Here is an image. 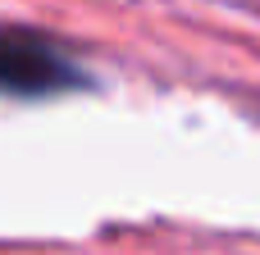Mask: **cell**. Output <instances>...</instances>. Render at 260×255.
I'll use <instances>...</instances> for the list:
<instances>
[{
  "label": "cell",
  "mask_w": 260,
  "mask_h": 255,
  "mask_svg": "<svg viewBox=\"0 0 260 255\" xmlns=\"http://www.w3.org/2000/svg\"><path fill=\"white\" fill-rule=\"evenodd\" d=\"M87 87L82 64L46 32L0 27V91L5 96H59Z\"/></svg>",
  "instance_id": "1"
}]
</instances>
